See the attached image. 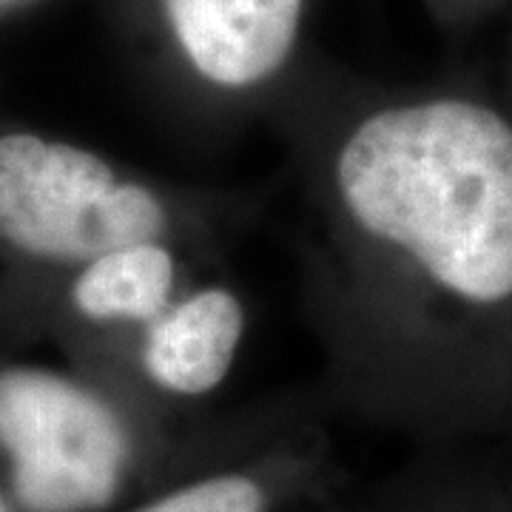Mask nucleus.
<instances>
[{
	"instance_id": "6e6552de",
	"label": "nucleus",
	"mask_w": 512,
	"mask_h": 512,
	"mask_svg": "<svg viewBox=\"0 0 512 512\" xmlns=\"http://www.w3.org/2000/svg\"><path fill=\"white\" fill-rule=\"evenodd\" d=\"M0 512H12V507L6 504V498H3V495H0Z\"/></svg>"
},
{
	"instance_id": "39448f33",
	"label": "nucleus",
	"mask_w": 512,
	"mask_h": 512,
	"mask_svg": "<svg viewBox=\"0 0 512 512\" xmlns=\"http://www.w3.org/2000/svg\"><path fill=\"white\" fill-rule=\"evenodd\" d=\"M242 336V299L225 285H200L180 293L140 330V365L168 396H208L228 379Z\"/></svg>"
},
{
	"instance_id": "0eeeda50",
	"label": "nucleus",
	"mask_w": 512,
	"mask_h": 512,
	"mask_svg": "<svg viewBox=\"0 0 512 512\" xmlns=\"http://www.w3.org/2000/svg\"><path fill=\"white\" fill-rule=\"evenodd\" d=\"M271 490L251 473H217L183 484L134 512H268Z\"/></svg>"
},
{
	"instance_id": "20e7f679",
	"label": "nucleus",
	"mask_w": 512,
	"mask_h": 512,
	"mask_svg": "<svg viewBox=\"0 0 512 512\" xmlns=\"http://www.w3.org/2000/svg\"><path fill=\"white\" fill-rule=\"evenodd\" d=\"M305 0H165L194 74L220 92H251L288 63Z\"/></svg>"
},
{
	"instance_id": "423d86ee",
	"label": "nucleus",
	"mask_w": 512,
	"mask_h": 512,
	"mask_svg": "<svg viewBox=\"0 0 512 512\" xmlns=\"http://www.w3.org/2000/svg\"><path fill=\"white\" fill-rule=\"evenodd\" d=\"M180 293V259L171 242H134L86 262L72 299L89 322L143 330Z\"/></svg>"
},
{
	"instance_id": "7ed1b4c3",
	"label": "nucleus",
	"mask_w": 512,
	"mask_h": 512,
	"mask_svg": "<svg viewBox=\"0 0 512 512\" xmlns=\"http://www.w3.org/2000/svg\"><path fill=\"white\" fill-rule=\"evenodd\" d=\"M0 447L29 512L109 507L131 458V439L114 407L40 367L0 370Z\"/></svg>"
},
{
	"instance_id": "f257e3e1",
	"label": "nucleus",
	"mask_w": 512,
	"mask_h": 512,
	"mask_svg": "<svg viewBox=\"0 0 512 512\" xmlns=\"http://www.w3.org/2000/svg\"><path fill=\"white\" fill-rule=\"evenodd\" d=\"M316 268L339 359L436 373L512 359V120L433 94L330 137Z\"/></svg>"
},
{
	"instance_id": "f03ea898",
	"label": "nucleus",
	"mask_w": 512,
	"mask_h": 512,
	"mask_svg": "<svg viewBox=\"0 0 512 512\" xmlns=\"http://www.w3.org/2000/svg\"><path fill=\"white\" fill-rule=\"evenodd\" d=\"M174 208L154 185L86 148L0 137V237L43 262L86 265L134 242H168Z\"/></svg>"
}]
</instances>
